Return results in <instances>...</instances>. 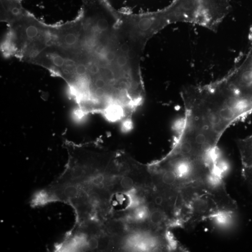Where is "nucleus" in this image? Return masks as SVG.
<instances>
[{
	"label": "nucleus",
	"mask_w": 252,
	"mask_h": 252,
	"mask_svg": "<svg viewBox=\"0 0 252 252\" xmlns=\"http://www.w3.org/2000/svg\"><path fill=\"white\" fill-rule=\"evenodd\" d=\"M120 184L123 189H130L134 184V182L132 178L126 176L123 177L120 182Z\"/></svg>",
	"instance_id": "8"
},
{
	"label": "nucleus",
	"mask_w": 252,
	"mask_h": 252,
	"mask_svg": "<svg viewBox=\"0 0 252 252\" xmlns=\"http://www.w3.org/2000/svg\"><path fill=\"white\" fill-rule=\"evenodd\" d=\"M164 197L162 195L156 196L155 198L154 202L155 204L157 206H162L164 202Z\"/></svg>",
	"instance_id": "9"
},
{
	"label": "nucleus",
	"mask_w": 252,
	"mask_h": 252,
	"mask_svg": "<svg viewBox=\"0 0 252 252\" xmlns=\"http://www.w3.org/2000/svg\"><path fill=\"white\" fill-rule=\"evenodd\" d=\"M10 25L6 52L28 62L33 61L47 45L52 26L41 23L28 11Z\"/></svg>",
	"instance_id": "3"
},
{
	"label": "nucleus",
	"mask_w": 252,
	"mask_h": 252,
	"mask_svg": "<svg viewBox=\"0 0 252 252\" xmlns=\"http://www.w3.org/2000/svg\"><path fill=\"white\" fill-rule=\"evenodd\" d=\"M243 168L252 167V135L238 141Z\"/></svg>",
	"instance_id": "6"
},
{
	"label": "nucleus",
	"mask_w": 252,
	"mask_h": 252,
	"mask_svg": "<svg viewBox=\"0 0 252 252\" xmlns=\"http://www.w3.org/2000/svg\"><path fill=\"white\" fill-rule=\"evenodd\" d=\"M166 219L165 214L159 210L153 211L150 216L151 222L153 225H159L164 222Z\"/></svg>",
	"instance_id": "7"
},
{
	"label": "nucleus",
	"mask_w": 252,
	"mask_h": 252,
	"mask_svg": "<svg viewBox=\"0 0 252 252\" xmlns=\"http://www.w3.org/2000/svg\"><path fill=\"white\" fill-rule=\"evenodd\" d=\"M188 208L187 220L191 224L221 214L213 199L207 193L192 199L188 204Z\"/></svg>",
	"instance_id": "4"
},
{
	"label": "nucleus",
	"mask_w": 252,
	"mask_h": 252,
	"mask_svg": "<svg viewBox=\"0 0 252 252\" xmlns=\"http://www.w3.org/2000/svg\"><path fill=\"white\" fill-rule=\"evenodd\" d=\"M207 194L213 199L220 213H232L237 209L236 202L228 193L219 174H216L211 179Z\"/></svg>",
	"instance_id": "5"
},
{
	"label": "nucleus",
	"mask_w": 252,
	"mask_h": 252,
	"mask_svg": "<svg viewBox=\"0 0 252 252\" xmlns=\"http://www.w3.org/2000/svg\"><path fill=\"white\" fill-rule=\"evenodd\" d=\"M229 0H173L150 14L154 28L160 31L173 24L188 23L216 31L231 11Z\"/></svg>",
	"instance_id": "2"
},
{
	"label": "nucleus",
	"mask_w": 252,
	"mask_h": 252,
	"mask_svg": "<svg viewBox=\"0 0 252 252\" xmlns=\"http://www.w3.org/2000/svg\"><path fill=\"white\" fill-rule=\"evenodd\" d=\"M68 159L63 172L30 199L33 208L61 203L74 211L75 222L104 214L107 193L94 183L100 170L105 149L96 142L77 144L66 141Z\"/></svg>",
	"instance_id": "1"
}]
</instances>
